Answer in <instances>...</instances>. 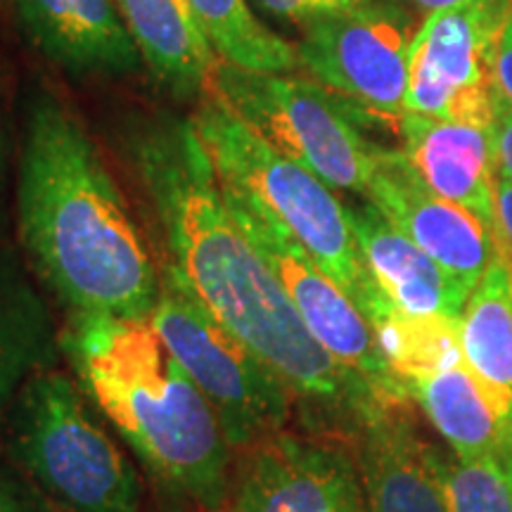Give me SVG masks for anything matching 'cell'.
<instances>
[{
    "label": "cell",
    "mask_w": 512,
    "mask_h": 512,
    "mask_svg": "<svg viewBox=\"0 0 512 512\" xmlns=\"http://www.w3.org/2000/svg\"><path fill=\"white\" fill-rule=\"evenodd\" d=\"M223 192L235 221L264 254L306 330L320 347L351 373L363 377L384 403L411 406V392L387 363L373 328L347 292L320 271L290 230L275 221L259 202L228 185H223Z\"/></svg>",
    "instance_id": "8"
},
{
    "label": "cell",
    "mask_w": 512,
    "mask_h": 512,
    "mask_svg": "<svg viewBox=\"0 0 512 512\" xmlns=\"http://www.w3.org/2000/svg\"><path fill=\"white\" fill-rule=\"evenodd\" d=\"M299 69L358 110L401 119L408 57L418 34L411 12L396 0L332 15L304 27Z\"/></svg>",
    "instance_id": "9"
},
{
    "label": "cell",
    "mask_w": 512,
    "mask_h": 512,
    "mask_svg": "<svg viewBox=\"0 0 512 512\" xmlns=\"http://www.w3.org/2000/svg\"><path fill=\"white\" fill-rule=\"evenodd\" d=\"M17 230L31 271L67 313L150 318L162 271L93 138L48 93L24 121Z\"/></svg>",
    "instance_id": "2"
},
{
    "label": "cell",
    "mask_w": 512,
    "mask_h": 512,
    "mask_svg": "<svg viewBox=\"0 0 512 512\" xmlns=\"http://www.w3.org/2000/svg\"><path fill=\"white\" fill-rule=\"evenodd\" d=\"M496 233L512 266V181L496 178Z\"/></svg>",
    "instance_id": "27"
},
{
    "label": "cell",
    "mask_w": 512,
    "mask_h": 512,
    "mask_svg": "<svg viewBox=\"0 0 512 512\" xmlns=\"http://www.w3.org/2000/svg\"><path fill=\"white\" fill-rule=\"evenodd\" d=\"M366 197L467 292L475 290L501 252L494 230L467 209L434 195L401 150H380Z\"/></svg>",
    "instance_id": "12"
},
{
    "label": "cell",
    "mask_w": 512,
    "mask_h": 512,
    "mask_svg": "<svg viewBox=\"0 0 512 512\" xmlns=\"http://www.w3.org/2000/svg\"><path fill=\"white\" fill-rule=\"evenodd\" d=\"M3 178H5V147H3V131H0V221H3Z\"/></svg>",
    "instance_id": "30"
},
{
    "label": "cell",
    "mask_w": 512,
    "mask_h": 512,
    "mask_svg": "<svg viewBox=\"0 0 512 512\" xmlns=\"http://www.w3.org/2000/svg\"><path fill=\"white\" fill-rule=\"evenodd\" d=\"M349 216L363 261L389 302L415 316L463 318L470 292L373 202L349 209Z\"/></svg>",
    "instance_id": "16"
},
{
    "label": "cell",
    "mask_w": 512,
    "mask_h": 512,
    "mask_svg": "<svg viewBox=\"0 0 512 512\" xmlns=\"http://www.w3.org/2000/svg\"><path fill=\"white\" fill-rule=\"evenodd\" d=\"M223 512H368L354 446L292 427L235 453Z\"/></svg>",
    "instance_id": "11"
},
{
    "label": "cell",
    "mask_w": 512,
    "mask_h": 512,
    "mask_svg": "<svg viewBox=\"0 0 512 512\" xmlns=\"http://www.w3.org/2000/svg\"><path fill=\"white\" fill-rule=\"evenodd\" d=\"M60 351L114 434L169 494L226 510L235 451L150 318L67 313Z\"/></svg>",
    "instance_id": "3"
},
{
    "label": "cell",
    "mask_w": 512,
    "mask_h": 512,
    "mask_svg": "<svg viewBox=\"0 0 512 512\" xmlns=\"http://www.w3.org/2000/svg\"><path fill=\"white\" fill-rule=\"evenodd\" d=\"M60 358V330L15 259L0 252V432L24 384Z\"/></svg>",
    "instance_id": "19"
},
{
    "label": "cell",
    "mask_w": 512,
    "mask_h": 512,
    "mask_svg": "<svg viewBox=\"0 0 512 512\" xmlns=\"http://www.w3.org/2000/svg\"><path fill=\"white\" fill-rule=\"evenodd\" d=\"M361 313L373 328L387 363L406 387L418 377L441 373L465 361L460 318L415 316L389 302L380 285L361 306Z\"/></svg>",
    "instance_id": "20"
},
{
    "label": "cell",
    "mask_w": 512,
    "mask_h": 512,
    "mask_svg": "<svg viewBox=\"0 0 512 512\" xmlns=\"http://www.w3.org/2000/svg\"><path fill=\"white\" fill-rule=\"evenodd\" d=\"M133 41L157 74L176 95L190 98L204 91L219 57L202 34L185 0H114Z\"/></svg>",
    "instance_id": "18"
},
{
    "label": "cell",
    "mask_w": 512,
    "mask_h": 512,
    "mask_svg": "<svg viewBox=\"0 0 512 512\" xmlns=\"http://www.w3.org/2000/svg\"><path fill=\"white\" fill-rule=\"evenodd\" d=\"M494 79L496 93L512 105V17L508 19V24H505L501 41H498Z\"/></svg>",
    "instance_id": "28"
},
{
    "label": "cell",
    "mask_w": 512,
    "mask_h": 512,
    "mask_svg": "<svg viewBox=\"0 0 512 512\" xmlns=\"http://www.w3.org/2000/svg\"><path fill=\"white\" fill-rule=\"evenodd\" d=\"M408 392L458 460L501 456L512 470V396L484 382L470 363L418 377Z\"/></svg>",
    "instance_id": "17"
},
{
    "label": "cell",
    "mask_w": 512,
    "mask_h": 512,
    "mask_svg": "<svg viewBox=\"0 0 512 512\" xmlns=\"http://www.w3.org/2000/svg\"><path fill=\"white\" fill-rule=\"evenodd\" d=\"M150 313L152 328L214 408L235 453L292 430L297 401L271 368L202 309L169 268Z\"/></svg>",
    "instance_id": "7"
},
{
    "label": "cell",
    "mask_w": 512,
    "mask_h": 512,
    "mask_svg": "<svg viewBox=\"0 0 512 512\" xmlns=\"http://www.w3.org/2000/svg\"><path fill=\"white\" fill-rule=\"evenodd\" d=\"M451 512H512V470L501 456L444 460Z\"/></svg>",
    "instance_id": "23"
},
{
    "label": "cell",
    "mask_w": 512,
    "mask_h": 512,
    "mask_svg": "<svg viewBox=\"0 0 512 512\" xmlns=\"http://www.w3.org/2000/svg\"><path fill=\"white\" fill-rule=\"evenodd\" d=\"M209 88L226 100L261 140L302 164L332 190L366 195L375 174V147L356 124V105L313 79L264 74L219 60Z\"/></svg>",
    "instance_id": "6"
},
{
    "label": "cell",
    "mask_w": 512,
    "mask_h": 512,
    "mask_svg": "<svg viewBox=\"0 0 512 512\" xmlns=\"http://www.w3.org/2000/svg\"><path fill=\"white\" fill-rule=\"evenodd\" d=\"M494 150L498 178L512 181V105L496 93V119H494Z\"/></svg>",
    "instance_id": "25"
},
{
    "label": "cell",
    "mask_w": 512,
    "mask_h": 512,
    "mask_svg": "<svg viewBox=\"0 0 512 512\" xmlns=\"http://www.w3.org/2000/svg\"><path fill=\"white\" fill-rule=\"evenodd\" d=\"M0 434L19 470L67 512L143 508L140 470L72 373L31 377Z\"/></svg>",
    "instance_id": "4"
},
{
    "label": "cell",
    "mask_w": 512,
    "mask_h": 512,
    "mask_svg": "<svg viewBox=\"0 0 512 512\" xmlns=\"http://www.w3.org/2000/svg\"><path fill=\"white\" fill-rule=\"evenodd\" d=\"M254 3L268 15H275L304 29L318 19L366 8L375 0H254Z\"/></svg>",
    "instance_id": "24"
},
{
    "label": "cell",
    "mask_w": 512,
    "mask_h": 512,
    "mask_svg": "<svg viewBox=\"0 0 512 512\" xmlns=\"http://www.w3.org/2000/svg\"><path fill=\"white\" fill-rule=\"evenodd\" d=\"M415 3H418V8L425 12V15H434V12L453 10V8H470V5L512 10V0H415Z\"/></svg>",
    "instance_id": "29"
},
{
    "label": "cell",
    "mask_w": 512,
    "mask_h": 512,
    "mask_svg": "<svg viewBox=\"0 0 512 512\" xmlns=\"http://www.w3.org/2000/svg\"><path fill=\"white\" fill-rule=\"evenodd\" d=\"M219 60L264 74L299 69L297 46L254 15L247 0H185Z\"/></svg>",
    "instance_id": "22"
},
{
    "label": "cell",
    "mask_w": 512,
    "mask_h": 512,
    "mask_svg": "<svg viewBox=\"0 0 512 512\" xmlns=\"http://www.w3.org/2000/svg\"><path fill=\"white\" fill-rule=\"evenodd\" d=\"M368 512H451L444 458L411 422V406L384 408L354 441Z\"/></svg>",
    "instance_id": "13"
},
{
    "label": "cell",
    "mask_w": 512,
    "mask_h": 512,
    "mask_svg": "<svg viewBox=\"0 0 512 512\" xmlns=\"http://www.w3.org/2000/svg\"><path fill=\"white\" fill-rule=\"evenodd\" d=\"M29 41L74 74H131L140 50L114 0H12Z\"/></svg>",
    "instance_id": "15"
},
{
    "label": "cell",
    "mask_w": 512,
    "mask_h": 512,
    "mask_svg": "<svg viewBox=\"0 0 512 512\" xmlns=\"http://www.w3.org/2000/svg\"><path fill=\"white\" fill-rule=\"evenodd\" d=\"M190 124L221 183L245 192L283 223L320 271L361 309L377 283L358 249L349 209L330 185L256 136L214 88L204 86Z\"/></svg>",
    "instance_id": "5"
},
{
    "label": "cell",
    "mask_w": 512,
    "mask_h": 512,
    "mask_svg": "<svg viewBox=\"0 0 512 512\" xmlns=\"http://www.w3.org/2000/svg\"><path fill=\"white\" fill-rule=\"evenodd\" d=\"M399 133L401 152L415 176L434 195L467 209L496 233L494 131L403 112Z\"/></svg>",
    "instance_id": "14"
},
{
    "label": "cell",
    "mask_w": 512,
    "mask_h": 512,
    "mask_svg": "<svg viewBox=\"0 0 512 512\" xmlns=\"http://www.w3.org/2000/svg\"><path fill=\"white\" fill-rule=\"evenodd\" d=\"M0 512H43L34 489L0 465Z\"/></svg>",
    "instance_id": "26"
},
{
    "label": "cell",
    "mask_w": 512,
    "mask_h": 512,
    "mask_svg": "<svg viewBox=\"0 0 512 512\" xmlns=\"http://www.w3.org/2000/svg\"><path fill=\"white\" fill-rule=\"evenodd\" d=\"M126 147L164 235L162 266L287 384L302 430L354 446L363 427L394 406L306 330L278 275L235 221L190 119L145 121L128 131Z\"/></svg>",
    "instance_id": "1"
},
{
    "label": "cell",
    "mask_w": 512,
    "mask_h": 512,
    "mask_svg": "<svg viewBox=\"0 0 512 512\" xmlns=\"http://www.w3.org/2000/svg\"><path fill=\"white\" fill-rule=\"evenodd\" d=\"M460 328L470 368L512 396V266L503 249L467 297Z\"/></svg>",
    "instance_id": "21"
},
{
    "label": "cell",
    "mask_w": 512,
    "mask_h": 512,
    "mask_svg": "<svg viewBox=\"0 0 512 512\" xmlns=\"http://www.w3.org/2000/svg\"><path fill=\"white\" fill-rule=\"evenodd\" d=\"M510 17L482 5L427 15L408 57L403 112L494 128L496 53Z\"/></svg>",
    "instance_id": "10"
}]
</instances>
